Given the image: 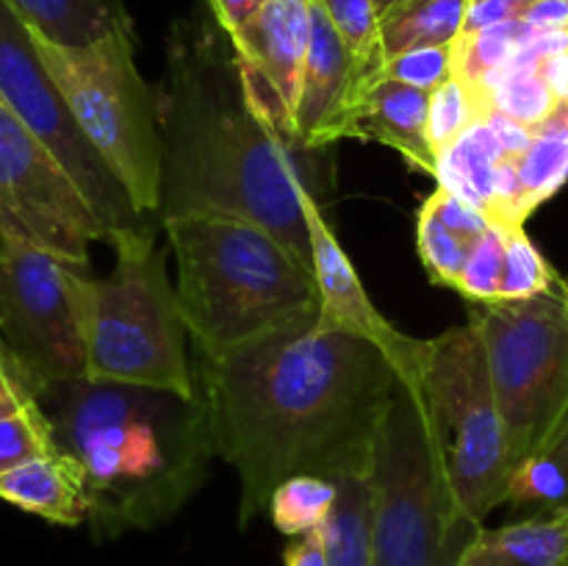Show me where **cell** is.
<instances>
[{
	"label": "cell",
	"mask_w": 568,
	"mask_h": 566,
	"mask_svg": "<svg viewBox=\"0 0 568 566\" xmlns=\"http://www.w3.org/2000/svg\"><path fill=\"white\" fill-rule=\"evenodd\" d=\"M532 31H568V0H538L519 14Z\"/></svg>",
	"instance_id": "obj_35"
},
{
	"label": "cell",
	"mask_w": 568,
	"mask_h": 566,
	"mask_svg": "<svg viewBox=\"0 0 568 566\" xmlns=\"http://www.w3.org/2000/svg\"><path fill=\"white\" fill-rule=\"evenodd\" d=\"M0 100L53 150L109 236L150 220L139 214L114 172L81 133L70 105L44 70L31 28L6 0H0Z\"/></svg>",
	"instance_id": "obj_11"
},
{
	"label": "cell",
	"mask_w": 568,
	"mask_h": 566,
	"mask_svg": "<svg viewBox=\"0 0 568 566\" xmlns=\"http://www.w3.org/2000/svg\"><path fill=\"white\" fill-rule=\"evenodd\" d=\"M416 250L425 264L427 275L438 286L458 289L464 266L469 261L475 242L455 233L453 228L444 225L425 203H422L419 214H416Z\"/></svg>",
	"instance_id": "obj_26"
},
{
	"label": "cell",
	"mask_w": 568,
	"mask_h": 566,
	"mask_svg": "<svg viewBox=\"0 0 568 566\" xmlns=\"http://www.w3.org/2000/svg\"><path fill=\"white\" fill-rule=\"evenodd\" d=\"M33 403L31 392L22 383L20 372L9 361V355L0 350V416L17 414V411L28 408Z\"/></svg>",
	"instance_id": "obj_34"
},
{
	"label": "cell",
	"mask_w": 568,
	"mask_h": 566,
	"mask_svg": "<svg viewBox=\"0 0 568 566\" xmlns=\"http://www.w3.org/2000/svg\"><path fill=\"white\" fill-rule=\"evenodd\" d=\"M514 469L538 453L568 411V292L564 277L525 300L471 303Z\"/></svg>",
	"instance_id": "obj_9"
},
{
	"label": "cell",
	"mask_w": 568,
	"mask_h": 566,
	"mask_svg": "<svg viewBox=\"0 0 568 566\" xmlns=\"http://www.w3.org/2000/svg\"><path fill=\"white\" fill-rule=\"evenodd\" d=\"M564 286H566V292H568V275L564 277Z\"/></svg>",
	"instance_id": "obj_41"
},
{
	"label": "cell",
	"mask_w": 568,
	"mask_h": 566,
	"mask_svg": "<svg viewBox=\"0 0 568 566\" xmlns=\"http://www.w3.org/2000/svg\"><path fill=\"white\" fill-rule=\"evenodd\" d=\"M308 231L311 244H314V275L316 286H320L322 320L327 325H336L353 336L377 344L383 353L392 355L403 377H414L425 338L405 336L375 309L320 203H311Z\"/></svg>",
	"instance_id": "obj_13"
},
{
	"label": "cell",
	"mask_w": 568,
	"mask_h": 566,
	"mask_svg": "<svg viewBox=\"0 0 568 566\" xmlns=\"http://www.w3.org/2000/svg\"><path fill=\"white\" fill-rule=\"evenodd\" d=\"M37 37L61 48H89L120 31H133L122 0H6Z\"/></svg>",
	"instance_id": "obj_19"
},
{
	"label": "cell",
	"mask_w": 568,
	"mask_h": 566,
	"mask_svg": "<svg viewBox=\"0 0 568 566\" xmlns=\"http://www.w3.org/2000/svg\"><path fill=\"white\" fill-rule=\"evenodd\" d=\"M55 449L59 447L53 442V433L37 403L17 414L0 416V475Z\"/></svg>",
	"instance_id": "obj_30"
},
{
	"label": "cell",
	"mask_w": 568,
	"mask_h": 566,
	"mask_svg": "<svg viewBox=\"0 0 568 566\" xmlns=\"http://www.w3.org/2000/svg\"><path fill=\"white\" fill-rule=\"evenodd\" d=\"M314 3L325 11L355 59L375 75H383L386 53H383L381 14L375 3L372 0H314Z\"/></svg>",
	"instance_id": "obj_27"
},
{
	"label": "cell",
	"mask_w": 568,
	"mask_h": 566,
	"mask_svg": "<svg viewBox=\"0 0 568 566\" xmlns=\"http://www.w3.org/2000/svg\"><path fill=\"white\" fill-rule=\"evenodd\" d=\"M505 155L508 153L483 117L453 148L438 155V186L449 189L488 216L494 203V189H497V172Z\"/></svg>",
	"instance_id": "obj_20"
},
{
	"label": "cell",
	"mask_w": 568,
	"mask_h": 566,
	"mask_svg": "<svg viewBox=\"0 0 568 566\" xmlns=\"http://www.w3.org/2000/svg\"><path fill=\"white\" fill-rule=\"evenodd\" d=\"M159 98V216L225 214L258 222L314 270L311 203L331 198L327 150H311L250 100L236 50L178 22Z\"/></svg>",
	"instance_id": "obj_2"
},
{
	"label": "cell",
	"mask_w": 568,
	"mask_h": 566,
	"mask_svg": "<svg viewBox=\"0 0 568 566\" xmlns=\"http://www.w3.org/2000/svg\"><path fill=\"white\" fill-rule=\"evenodd\" d=\"M458 566H568V508L480 527Z\"/></svg>",
	"instance_id": "obj_18"
},
{
	"label": "cell",
	"mask_w": 568,
	"mask_h": 566,
	"mask_svg": "<svg viewBox=\"0 0 568 566\" xmlns=\"http://www.w3.org/2000/svg\"><path fill=\"white\" fill-rule=\"evenodd\" d=\"M33 44L81 133L114 172L139 214L159 216V98L136 67L133 31L111 33L89 48H61L33 33Z\"/></svg>",
	"instance_id": "obj_7"
},
{
	"label": "cell",
	"mask_w": 568,
	"mask_h": 566,
	"mask_svg": "<svg viewBox=\"0 0 568 566\" xmlns=\"http://www.w3.org/2000/svg\"><path fill=\"white\" fill-rule=\"evenodd\" d=\"M414 381L430 411L455 499L483 525L497 505L508 503L514 464L477 327L466 322L425 338Z\"/></svg>",
	"instance_id": "obj_8"
},
{
	"label": "cell",
	"mask_w": 568,
	"mask_h": 566,
	"mask_svg": "<svg viewBox=\"0 0 568 566\" xmlns=\"http://www.w3.org/2000/svg\"><path fill=\"white\" fill-rule=\"evenodd\" d=\"M505 266V231L491 225V231L475 244L469 261L464 266V275L458 281V292L469 303H497L499 283H503Z\"/></svg>",
	"instance_id": "obj_31"
},
{
	"label": "cell",
	"mask_w": 568,
	"mask_h": 566,
	"mask_svg": "<svg viewBox=\"0 0 568 566\" xmlns=\"http://www.w3.org/2000/svg\"><path fill=\"white\" fill-rule=\"evenodd\" d=\"M178 303L200 355H222L320 309L316 275L272 231L225 214L161 220Z\"/></svg>",
	"instance_id": "obj_4"
},
{
	"label": "cell",
	"mask_w": 568,
	"mask_h": 566,
	"mask_svg": "<svg viewBox=\"0 0 568 566\" xmlns=\"http://www.w3.org/2000/svg\"><path fill=\"white\" fill-rule=\"evenodd\" d=\"M0 236L89 266V244L109 242L92 205L53 150L0 100Z\"/></svg>",
	"instance_id": "obj_12"
},
{
	"label": "cell",
	"mask_w": 568,
	"mask_h": 566,
	"mask_svg": "<svg viewBox=\"0 0 568 566\" xmlns=\"http://www.w3.org/2000/svg\"><path fill=\"white\" fill-rule=\"evenodd\" d=\"M283 566H327L322 530L294 538L286 547V553H283Z\"/></svg>",
	"instance_id": "obj_37"
},
{
	"label": "cell",
	"mask_w": 568,
	"mask_h": 566,
	"mask_svg": "<svg viewBox=\"0 0 568 566\" xmlns=\"http://www.w3.org/2000/svg\"><path fill=\"white\" fill-rule=\"evenodd\" d=\"M508 3H514V6H516V9H519V11H525V9H527V6L538 3V0H508Z\"/></svg>",
	"instance_id": "obj_40"
},
{
	"label": "cell",
	"mask_w": 568,
	"mask_h": 566,
	"mask_svg": "<svg viewBox=\"0 0 568 566\" xmlns=\"http://www.w3.org/2000/svg\"><path fill=\"white\" fill-rule=\"evenodd\" d=\"M344 139H366L397 150L416 170L436 178L438 155L430 142V92L394 78H377L349 114Z\"/></svg>",
	"instance_id": "obj_16"
},
{
	"label": "cell",
	"mask_w": 568,
	"mask_h": 566,
	"mask_svg": "<svg viewBox=\"0 0 568 566\" xmlns=\"http://www.w3.org/2000/svg\"><path fill=\"white\" fill-rule=\"evenodd\" d=\"M33 403L55 447L81 469L87 525L98 542L172 519L203 486L216 455L200 394L70 377L39 388Z\"/></svg>",
	"instance_id": "obj_3"
},
{
	"label": "cell",
	"mask_w": 568,
	"mask_h": 566,
	"mask_svg": "<svg viewBox=\"0 0 568 566\" xmlns=\"http://www.w3.org/2000/svg\"><path fill=\"white\" fill-rule=\"evenodd\" d=\"M336 499L338 488L333 477L294 475L275 488L266 511L283 536L300 538L325 527Z\"/></svg>",
	"instance_id": "obj_25"
},
{
	"label": "cell",
	"mask_w": 568,
	"mask_h": 566,
	"mask_svg": "<svg viewBox=\"0 0 568 566\" xmlns=\"http://www.w3.org/2000/svg\"><path fill=\"white\" fill-rule=\"evenodd\" d=\"M455 75V44L449 48H416L386 59L383 78H394L408 87L436 92L444 81Z\"/></svg>",
	"instance_id": "obj_32"
},
{
	"label": "cell",
	"mask_w": 568,
	"mask_h": 566,
	"mask_svg": "<svg viewBox=\"0 0 568 566\" xmlns=\"http://www.w3.org/2000/svg\"><path fill=\"white\" fill-rule=\"evenodd\" d=\"M311 31L314 0H270L253 20L227 37L239 64L272 89L292 120L308 61Z\"/></svg>",
	"instance_id": "obj_15"
},
{
	"label": "cell",
	"mask_w": 568,
	"mask_h": 566,
	"mask_svg": "<svg viewBox=\"0 0 568 566\" xmlns=\"http://www.w3.org/2000/svg\"><path fill=\"white\" fill-rule=\"evenodd\" d=\"M516 175L525 216L564 189L568 181V103L555 105L552 114L532 128L530 144L516 155Z\"/></svg>",
	"instance_id": "obj_22"
},
{
	"label": "cell",
	"mask_w": 568,
	"mask_h": 566,
	"mask_svg": "<svg viewBox=\"0 0 568 566\" xmlns=\"http://www.w3.org/2000/svg\"><path fill=\"white\" fill-rule=\"evenodd\" d=\"M505 231V266L499 283V300H525L541 294L560 281L558 272L547 264L525 225L503 228Z\"/></svg>",
	"instance_id": "obj_28"
},
{
	"label": "cell",
	"mask_w": 568,
	"mask_h": 566,
	"mask_svg": "<svg viewBox=\"0 0 568 566\" xmlns=\"http://www.w3.org/2000/svg\"><path fill=\"white\" fill-rule=\"evenodd\" d=\"M372 3H375V9H377V14H388V11L394 9V6H399L403 3V0H372Z\"/></svg>",
	"instance_id": "obj_39"
},
{
	"label": "cell",
	"mask_w": 568,
	"mask_h": 566,
	"mask_svg": "<svg viewBox=\"0 0 568 566\" xmlns=\"http://www.w3.org/2000/svg\"><path fill=\"white\" fill-rule=\"evenodd\" d=\"M483 117L486 111L477 103L464 78L453 75L449 81H444L436 92H430V142L436 155L453 148Z\"/></svg>",
	"instance_id": "obj_29"
},
{
	"label": "cell",
	"mask_w": 568,
	"mask_h": 566,
	"mask_svg": "<svg viewBox=\"0 0 568 566\" xmlns=\"http://www.w3.org/2000/svg\"><path fill=\"white\" fill-rule=\"evenodd\" d=\"M89 266L14 236H0V350L33 394L87 377Z\"/></svg>",
	"instance_id": "obj_10"
},
{
	"label": "cell",
	"mask_w": 568,
	"mask_h": 566,
	"mask_svg": "<svg viewBox=\"0 0 568 566\" xmlns=\"http://www.w3.org/2000/svg\"><path fill=\"white\" fill-rule=\"evenodd\" d=\"M538 72L547 81L555 100L558 103H568V50H560V53H552L538 61Z\"/></svg>",
	"instance_id": "obj_38"
},
{
	"label": "cell",
	"mask_w": 568,
	"mask_h": 566,
	"mask_svg": "<svg viewBox=\"0 0 568 566\" xmlns=\"http://www.w3.org/2000/svg\"><path fill=\"white\" fill-rule=\"evenodd\" d=\"M0 499L67 527L83 525L89 514L81 469L61 449L3 472Z\"/></svg>",
	"instance_id": "obj_17"
},
{
	"label": "cell",
	"mask_w": 568,
	"mask_h": 566,
	"mask_svg": "<svg viewBox=\"0 0 568 566\" xmlns=\"http://www.w3.org/2000/svg\"><path fill=\"white\" fill-rule=\"evenodd\" d=\"M519 14L521 11L516 9L514 3H508V0H471L469 14H466L464 33H460V37L486 31V28L503 26V22H510V20H519Z\"/></svg>",
	"instance_id": "obj_33"
},
{
	"label": "cell",
	"mask_w": 568,
	"mask_h": 566,
	"mask_svg": "<svg viewBox=\"0 0 568 566\" xmlns=\"http://www.w3.org/2000/svg\"><path fill=\"white\" fill-rule=\"evenodd\" d=\"M471 0H403L381 17L386 59L416 48H449L460 39Z\"/></svg>",
	"instance_id": "obj_21"
},
{
	"label": "cell",
	"mask_w": 568,
	"mask_h": 566,
	"mask_svg": "<svg viewBox=\"0 0 568 566\" xmlns=\"http://www.w3.org/2000/svg\"><path fill=\"white\" fill-rule=\"evenodd\" d=\"M372 566H458L480 533L455 499L422 388L403 377L369 464Z\"/></svg>",
	"instance_id": "obj_5"
},
{
	"label": "cell",
	"mask_w": 568,
	"mask_h": 566,
	"mask_svg": "<svg viewBox=\"0 0 568 566\" xmlns=\"http://www.w3.org/2000/svg\"><path fill=\"white\" fill-rule=\"evenodd\" d=\"M114 272L89 289L87 353L92 381L136 383L197 397L189 331L166 275V250L153 222L109 236Z\"/></svg>",
	"instance_id": "obj_6"
},
{
	"label": "cell",
	"mask_w": 568,
	"mask_h": 566,
	"mask_svg": "<svg viewBox=\"0 0 568 566\" xmlns=\"http://www.w3.org/2000/svg\"><path fill=\"white\" fill-rule=\"evenodd\" d=\"M266 3H270V0H209L216 26H220L227 37H231L233 31H239L247 20H253Z\"/></svg>",
	"instance_id": "obj_36"
},
{
	"label": "cell",
	"mask_w": 568,
	"mask_h": 566,
	"mask_svg": "<svg viewBox=\"0 0 568 566\" xmlns=\"http://www.w3.org/2000/svg\"><path fill=\"white\" fill-rule=\"evenodd\" d=\"M508 503L530 514L568 508V411L547 444L514 469Z\"/></svg>",
	"instance_id": "obj_23"
},
{
	"label": "cell",
	"mask_w": 568,
	"mask_h": 566,
	"mask_svg": "<svg viewBox=\"0 0 568 566\" xmlns=\"http://www.w3.org/2000/svg\"><path fill=\"white\" fill-rule=\"evenodd\" d=\"M377 78L381 75L355 59L325 11L314 3L308 61L294 111V131L300 142L311 150H331L338 139H344L355 103Z\"/></svg>",
	"instance_id": "obj_14"
},
{
	"label": "cell",
	"mask_w": 568,
	"mask_h": 566,
	"mask_svg": "<svg viewBox=\"0 0 568 566\" xmlns=\"http://www.w3.org/2000/svg\"><path fill=\"white\" fill-rule=\"evenodd\" d=\"M194 377L216 455L242 481L239 527H247L288 477L369 475L403 372L316 309L222 355L197 353Z\"/></svg>",
	"instance_id": "obj_1"
},
{
	"label": "cell",
	"mask_w": 568,
	"mask_h": 566,
	"mask_svg": "<svg viewBox=\"0 0 568 566\" xmlns=\"http://www.w3.org/2000/svg\"><path fill=\"white\" fill-rule=\"evenodd\" d=\"M338 499L322 527L327 566H372L369 481L366 475L333 477Z\"/></svg>",
	"instance_id": "obj_24"
}]
</instances>
